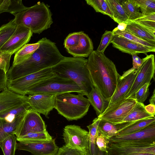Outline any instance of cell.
<instances>
[{
	"label": "cell",
	"instance_id": "6da1fadb",
	"mask_svg": "<svg viewBox=\"0 0 155 155\" xmlns=\"http://www.w3.org/2000/svg\"><path fill=\"white\" fill-rule=\"evenodd\" d=\"M38 41L39 48L29 58L9 68L6 74L8 81L51 67L64 58L54 42L46 38Z\"/></svg>",
	"mask_w": 155,
	"mask_h": 155
},
{
	"label": "cell",
	"instance_id": "7a4b0ae2",
	"mask_svg": "<svg viewBox=\"0 0 155 155\" xmlns=\"http://www.w3.org/2000/svg\"><path fill=\"white\" fill-rule=\"evenodd\" d=\"M87 66L94 87L109 102L120 76L114 64L104 53L93 50L87 59Z\"/></svg>",
	"mask_w": 155,
	"mask_h": 155
},
{
	"label": "cell",
	"instance_id": "3957f363",
	"mask_svg": "<svg viewBox=\"0 0 155 155\" xmlns=\"http://www.w3.org/2000/svg\"><path fill=\"white\" fill-rule=\"evenodd\" d=\"M54 74L72 80L87 95L94 87L87 66V59L83 57H66L51 67Z\"/></svg>",
	"mask_w": 155,
	"mask_h": 155
},
{
	"label": "cell",
	"instance_id": "277c9868",
	"mask_svg": "<svg viewBox=\"0 0 155 155\" xmlns=\"http://www.w3.org/2000/svg\"><path fill=\"white\" fill-rule=\"evenodd\" d=\"M13 15L17 25H23L29 28L33 33H41L50 28L53 22L49 6L43 2H38Z\"/></svg>",
	"mask_w": 155,
	"mask_h": 155
},
{
	"label": "cell",
	"instance_id": "5b68a950",
	"mask_svg": "<svg viewBox=\"0 0 155 155\" xmlns=\"http://www.w3.org/2000/svg\"><path fill=\"white\" fill-rule=\"evenodd\" d=\"M90 104L87 98L80 93L68 92L57 95L54 108L59 114L68 121L80 119L87 113Z\"/></svg>",
	"mask_w": 155,
	"mask_h": 155
},
{
	"label": "cell",
	"instance_id": "8992f818",
	"mask_svg": "<svg viewBox=\"0 0 155 155\" xmlns=\"http://www.w3.org/2000/svg\"><path fill=\"white\" fill-rule=\"evenodd\" d=\"M68 92L81 94L82 91L78 85L72 80L54 74L34 85L28 90L27 95H58Z\"/></svg>",
	"mask_w": 155,
	"mask_h": 155
},
{
	"label": "cell",
	"instance_id": "52a82bcc",
	"mask_svg": "<svg viewBox=\"0 0 155 155\" xmlns=\"http://www.w3.org/2000/svg\"><path fill=\"white\" fill-rule=\"evenodd\" d=\"M155 141L143 140L113 143L108 147L109 155H129L137 153L155 154Z\"/></svg>",
	"mask_w": 155,
	"mask_h": 155
},
{
	"label": "cell",
	"instance_id": "ba28073f",
	"mask_svg": "<svg viewBox=\"0 0 155 155\" xmlns=\"http://www.w3.org/2000/svg\"><path fill=\"white\" fill-rule=\"evenodd\" d=\"M51 67L18 78L8 81L7 88L17 94L25 96L28 90L34 85L54 75Z\"/></svg>",
	"mask_w": 155,
	"mask_h": 155
},
{
	"label": "cell",
	"instance_id": "9c48e42d",
	"mask_svg": "<svg viewBox=\"0 0 155 155\" xmlns=\"http://www.w3.org/2000/svg\"><path fill=\"white\" fill-rule=\"evenodd\" d=\"M62 136L66 146L87 155L89 146V131L78 125H67L63 129Z\"/></svg>",
	"mask_w": 155,
	"mask_h": 155
},
{
	"label": "cell",
	"instance_id": "30bf717a",
	"mask_svg": "<svg viewBox=\"0 0 155 155\" xmlns=\"http://www.w3.org/2000/svg\"><path fill=\"white\" fill-rule=\"evenodd\" d=\"M143 59V62L137 70L135 80L125 99L132 97L142 86L147 83H150L151 79L154 77L155 71L154 55H147Z\"/></svg>",
	"mask_w": 155,
	"mask_h": 155
},
{
	"label": "cell",
	"instance_id": "8fae6325",
	"mask_svg": "<svg viewBox=\"0 0 155 155\" xmlns=\"http://www.w3.org/2000/svg\"><path fill=\"white\" fill-rule=\"evenodd\" d=\"M46 131V126L40 114L30 108L25 113L15 135L18 138L30 133Z\"/></svg>",
	"mask_w": 155,
	"mask_h": 155
},
{
	"label": "cell",
	"instance_id": "7c38bea8",
	"mask_svg": "<svg viewBox=\"0 0 155 155\" xmlns=\"http://www.w3.org/2000/svg\"><path fill=\"white\" fill-rule=\"evenodd\" d=\"M33 33L23 25H17L12 35L0 48V54L16 53L30 41Z\"/></svg>",
	"mask_w": 155,
	"mask_h": 155
},
{
	"label": "cell",
	"instance_id": "4fadbf2b",
	"mask_svg": "<svg viewBox=\"0 0 155 155\" xmlns=\"http://www.w3.org/2000/svg\"><path fill=\"white\" fill-rule=\"evenodd\" d=\"M137 102L132 98L125 99L107 108L101 115L97 117L100 119L114 123L123 122Z\"/></svg>",
	"mask_w": 155,
	"mask_h": 155
},
{
	"label": "cell",
	"instance_id": "5bb4252c",
	"mask_svg": "<svg viewBox=\"0 0 155 155\" xmlns=\"http://www.w3.org/2000/svg\"><path fill=\"white\" fill-rule=\"evenodd\" d=\"M137 70L131 68L119 77L116 90L109 101L107 108L125 99L135 80Z\"/></svg>",
	"mask_w": 155,
	"mask_h": 155
},
{
	"label": "cell",
	"instance_id": "9a60e30c",
	"mask_svg": "<svg viewBox=\"0 0 155 155\" xmlns=\"http://www.w3.org/2000/svg\"><path fill=\"white\" fill-rule=\"evenodd\" d=\"M56 95L44 94L28 95L27 103L33 110L48 118L50 112L54 108Z\"/></svg>",
	"mask_w": 155,
	"mask_h": 155
},
{
	"label": "cell",
	"instance_id": "2e32d148",
	"mask_svg": "<svg viewBox=\"0 0 155 155\" xmlns=\"http://www.w3.org/2000/svg\"><path fill=\"white\" fill-rule=\"evenodd\" d=\"M58 149L53 139L44 142H19L16 145V150L27 151L34 155H56Z\"/></svg>",
	"mask_w": 155,
	"mask_h": 155
},
{
	"label": "cell",
	"instance_id": "e0dca14e",
	"mask_svg": "<svg viewBox=\"0 0 155 155\" xmlns=\"http://www.w3.org/2000/svg\"><path fill=\"white\" fill-rule=\"evenodd\" d=\"M113 47L124 53L132 54L154 52L155 49L133 42L125 38L114 35L111 42Z\"/></svg>",
	"mask_w": 155,
	"mask_h": 155
},
{
	"label": "cell",
	"instance_id": "ac0fdd59",
	"mask_svg": "<svg viewBox=\"0 0 155 155\" xmlns=\"http://www.w3.org/2000/svg\"><path fill=\"white\" fill-rule=\"evenodd\" d=\"M143 140L155 141V122L139 131L124 135H116L110 139V142L113 143Z\"/></svg>",
	"mask_w": 155,
	"mask_h": 155
},
{
	"label": "cell",
	"instance_id": "d6986e66",
	"mask_svg": "<svg viewBox=\"0 0 155 155\" xmlns=\"http://www.w3.org/2000/svg\"><path fill=\"white\" fill-rule=\"evenodd\" d=\"M28 96L15 93L7 88L0 92V114L27 102Z\"/></svg>",
	"mask_w": 155,
	"mask_h": 155
},
{
	"label": "cell",
	"instance_id": "ffe728a7",
	"mask_svg": "<svg viewBox=\"0 0 155 155\" xmlns=\"http://www.w3.org/2000/svg\"><path fill=\"white\" fill-rule=\"evenodd\" d=\"M79 42L75 48L66 50L75 57H87L93 51V45L91 39L87 34L80 31Z\"/></svg>",
	"mask_w": 155,
	"mask_h": 155
},
{
	"label": "cell",
	"instance_id": "44dd1931",
	"mask_svg": "<svg viewBox=\"0 0 155 155\" xmlns=\"http://www.w3.org/2000/svg\"><path fill=\"white\" fill-rule=\"evenodd\" d=\"M134 122H123L118 123H114L100 119L97 130L110 139V138L116 136L119 131Z\"/></svg>",
	"mask_w": 155,
	"mask_h": 155
},
{
	"label": "cell",
	"instance_id": "7402d4cb",
	"mask_svg": "<svg viewBox=\"0 0 155 155\" xmlns=\"http://www.w3.org/2000/svg\"><path fill=\"white\" fill-rule=\"evenodd\" d=\"M86 96L90 104L95 110L97 117L101 115L107 108L108 101L94 87Z\"/></svg>",
	"mask_w": 155,
	"mask_h": 155
},
{
	"label": "cell",
	"instance_id": "603a6c76",
	"mask_svg": "<svg viewBox=\"0 0 155 155\" xmlns=\"http://www.w3.org/2000/svg\"><path fill=\"white\" fill-rule=\"evenodd\" d=\"M126 30L143 40L155 42V34L136 22L130 21L127 24Z\"/></svg>",
	"mask_w": 155,
	"mask_h": 155
},
{
	"label": "cell",
	"instance_id": "cb8c5ba5",
	"mask_svg": "<svg viewBox=\"0 0 155 155\" xmlns=\"http://www.w3.org/2000/svg\"><path fill=\"white\" fill-rule=\"evenodd\" d=\"M154 117H155L154 116L147 112L143 103L137 102L134 107L123 120V122H134Z\"/></svg>",
	"mask_w": 155,
	"mask_h": 155
},
{
	"label": "cell",
	"instance_id": "d4e9b609",
	"mask_svg": "<svg viewBox=\"0 0 155 155\" xmlns=\"http://www.w3.org/2000/svg\"><path fill=\"white\" fill-rule=\"evenodd\" d=\"M25 113L17 117L11 122H7L0 119V142L9 135L15 134Z\"/></svg>",
	"mask_w": 155,
	"mask_h": 155
},
{
	"label": "cell",
	"instance_id": "484cf974",
	"mask_svg": "<svg viewBox=\"0 0 155 155\" xmlns=\"http://www.w3.org/2000/svg\"><path fill=\"white\" fill-rule=\"evenodd\" d=\"M39 46V41L35 43L25 45L15 53L12 65L17 64L28 58L37 49Z\"/></svg>",
	"mask_w": 155,
	"mask_h": 155
},
{
	"label": "cell",
	"instance_id": "4316f807",
	"mask_svg": "<svg viewBox=\"0 0 155 155\" xmlns=\"http://www.w3.org/2000/svg\"><path fill=\"white\" fill-rule=\"evenodd\" d=\"M27 7L21 0H0V14L8 12L13 15L23 11Z\"/></svg>",
	"mask_w": 155,
	"mask_h": 155
},
{
	"label": "cell",
	"instance_id": "83f0119b",
	"mask_svg": "<svg viewBox=\"0 0 155 155\" xmlns=\"http://www.w3.org/2000/svg\"><path fill=\"white\" fill-rule=\"evenodd\" d=\"M113 14V19L118 24H127L130 21L120 1L107 0Z\"/></svg>",
	"mask_w": 155,
	"mask_h": 155
},
{
	"label": "cell",
	"instance_id": "f1b7e54d",
	"mask_svg": "<svg viewBox=\"0 0 155 155\" xmlns=\"http://www.w3.org/2000/svg\"><path fill=\"white\" fill-rule=\"evenodd\" d=\"M154 122L155 117L135 121L119 131L116 135H124L139 131Z\"/></svg>",
	"mask_w": 155,
	"mask_h": 155
},
{
	"label": "cell",
	"instance_id": "f546056e",
	"mask_svg": "<svg viewBox=\"0 0 155 155\" xmlns=\"http://www.w3.org/2000/svg\"><path fill=\"white\" fill-rule=\"evenodd\" d=\"M100 119L98 117L93 120L92 123L87 126L89 130V146L87 155H97L98 149L95 143V137L97 128Z\"/></svg>",
	"mask_w": 155,
	"mask_h": 155
},
{
	"label": "cell",
	"instance_id": "4dcf8cb0",
	"mask_svg": "<svg viewBox=\"0 0 155 155\" xmlns=\"http://www.w3.org/2000/svg\"><path fill=\"white\" fill-rule=\"evenodd\" d=\"M31 107L27 102L10 109L0 114V119L6 122H11L16 117L26 112Z\"/></svg>",
	"mask_w": 155,
	"mask_h": 155
},
{
	"label": "cell",
	"instance_id": "1f68e13d",
	"mask_svg": "<svg viewBox=\"0 0 155 155\" xmlns=\"http://www.w3.org/2000/svg\"><path fill=\"white\" fill-rule=\"evenodd\" d=\"M121 4L130 21L134 20L142 16L135 0L123 1Z\"/></svg>",
	"mask_w": 155,
	"mask_h": 155
},
{
	"label": "cell",
	"instance_id": "d6a6232c",
	"mask_svg": "<svg viewBox=\"0 0 155 155\" xmlns=\"http://www.w3.org/2000/svg\"><path fill=\"white\" fill-rule=\"evenodd\" d=\"M52 137L47 131L43 132H35L28 134L17 138L19 142H44L49 141Z\"/></svg>",
	"mask_w": 155,
	"mask_h": 155
},
{
	"label": "cell",
	"instance_id": "836d02e7",
	"mask_svg": "<svg viewBox=\"0 0 155 155\" xmlns=\"http://www.w3.org/2000/svg\"><path fill=\"white\" fill-rule=\"evenodd\" d=\"M85 1L96 12L107 15L113 19V14L107 0H86Z\"/></svg>",
	"mask_w": 155,
	"mask_h": 155
},
{
	"label": "cell",
	"instance_id": "e575fe53",
	"mask_svg": "<svg viewBox=\"0 0 155 155\" xmlns=\"http://www.w3.org/2000/svg\"><path fill=\"white\" fill-rule=\"evenodd\" d=\"M17 137L14 134H11L0 142V147L4 155H15Z\"/></svg>",
	"mask_w": 155,
	"mask_h": 155
},
{
	"label": "cell",
	"instance_id": "d590c367",
	"mask_svg": "<svg viewBox=\"0 0 155 155\" xmlns=\"http://www.w3.org/2000/svg\"><path fill=\"white\" fill-rule=\"evenodd\" d=\"M17 25L14 18L1 26L0 30V48L15 31Z\"/></svg>",
	"mask_w": 155,
	"mask_h": 155
},
{
	"label": "cell",
	"instance_id": "8d00e7d4",
	"mask_svg": "<svg viewBox=\"0 0 155 155\" xmlns=\"http://www.w3.org/2000/svg\"><path fill=\"white\" fill-rule=\"evenodd\" d=\"M113 33L114 35L125 38L135 43L155 49V42L143 40L132 35L126 30L124 31L117 30L113 32Z\"/></svg>",
	"mask_w": 155,
	"mask_h": 155
},
{
	"label": "cell",
	"instance_id": "74e56055",
	"mask_svg": "<svg viewBox=\"0 0 155 155\" xmlns=\"http://www.w3.org/2000/svg\"><path fill=\"white\" fill-rule=\"evenodd\" d=\"M131 21L136 22L155 34V13L142 16L134 20Z\"/></svg>",
	"mask_w": 155,
	"mask_h": 155
},
{
	"label": "cell",
	"instance_id": "f35d334b",
	"mask_svg": "<svg viewBox=\"0 0 155 155\" xmlns=\"http://www.w3.org/2000/svg\"><path fill=\"white\" fill-rule=\"evenodd\" d=\"M142 16L155 13V0H135Z\"/></svg>",
	"mask_w": 155,
	"mask_h": 155
},
{
	"label": "cell",
	"instance_id": "ab89813d",
	"mask_svg": "<svg viewBox=\"0 0 155 155\" xmlns=\"http://www.w3.org/2000/svg\"><path fill=\"white\" fill-rule=\"evenodd\" d=\"M114 35L112 31H106L102 36L100 44L96 50L99 52L104 53L106 48L111 43Z\"/></svg>",
	"mask_w": 155,
	"mask_h": 155
},
{
	"label": "cell",
	"instance_id": "60d3db41",
	"mask_svg": "<svg viewBox=\"0 0 155 155\" xmlns=\"http://www.w3.org/2000/svg\"><path fill=\"white\" fill-rule=\"evenodd\" d=\"M80 33V31L72 33L66 37L64 40V45L66 50L72 49L78 45Z\"/></svg>",
	"mask_w": 155,
	"mask_h": 155
},
{
	"label": "cell",
	"instance_id": "b9f144b4",
	"mask_svg": "<svg viewBox=\"0 0 155 155\" xmlns=\"http://www.w3.org/2000/svg\"><path fill=\"white\" fill-rule=\"evenodd\" d=\"M110 139L97 130L95 143L98 149L102 152H108V147Z\"/></svg>",
	"mask_w": 155,
	"mask_h": 155
},
{
	"label": "cell",
	"instance_id": "7bdbcfd3",
	"mask_svg": "<svg viewBox=\"0 0 155 155\" xmlns=\"http://www.w3.org/2000/svg\"><path fill=\"white\" fill-rule=\"evenodd\" d=\"M150 83H147L140 87L131 98L138 102L143 103L149 96V87Z\"/></svg>",
	"mask_w": 155,
	"mask_h": 155
},
{
	"label": "cell",
	"instance_id": "ee69618b",
	"mask_svg": "<svg viewBox=\"0 0 155 155\" xmlns=\"http://www.w3.org/2000/svg\"><path fill=\"white\" fill-rule=\"evenodd\" d=\"M12 55L8 53L0 54V69L3 70L6 74L10 68V62Z\"/></svg>",
	"mask_w": 155,
	"mask_h": 155
},
{
	"label": "cell",
	"instance_id": "f6af8a7d",
	"mask_svg": "<svg viewBox=\"0 0 155 155\" xmlns=\"http://www.w3.org/2000/svg\"><path fill=\"white\" fill-rule=\"evenodd\" d=\"M56 155H84L81 151L66 146L65 145L58 148Z\"/></svg>",
	"mask_w": 155,
	"mask_h": 155
},
{
	"label": "cell",
	"instance_id": "bcb514c9",
	"mask_svg": "<svg viewBox=\"0 0 155 155\" xmlns=\"http://www.w3.org/2000/svg\"><path fill=\"white\" fill-rule=\"evenodd\" d=\"M8 81L6 74L0 69V92L7 88Z\"/></svg>",
	"mask_w": 155,
	"mask_h": 155
},
{
	"label": "cell",
	"instance_id": "7dc6e473",
	"mask_svg": "<svg viewBox=\"0 0 155 155\" xmlns=\"http://www.w3.org/2000/svg\"><path fill=\"white\" fill-rule=\"evenodd\" d=\"M133 65L132 68L134 69L137 70L141 65L143 59H141L136 54H132Z\"/></svg>",
	"mask_w": 155,
	"mask_h": 155
},
{
	"label": "cell",
	"instance_id": "c3c4849f",
	"mask_svg": "<svg viewBox=\"0 0 155 155\" xmlns=\"http://www.w3.org/2000/svg\"><path fill=\"white\" fill-rule=\"evenodd\" d=\"M145 109L147 112L149 114L155 116V105L150 103L149 104L145 106Z\"/></svg>",
	"mask_w": 155,
	"mask_h": 155
},
{
	"label": "cell",
	"instance_id": "681fc988",
	"mask_svg": "<svg viewBox=\"0 0 155 155\" xmlns=\"http://www.w3.org/2000/svg\"><path fill=\"white\" fill-rule=\"evenodd\" d=\"M127 24L124 23H121L118 24L117 27L114 29L112 31H114L119 30L120 31H124L126 30L127 26Z\"/></svg>",
	"mask_w": 155,
	"mask_h": 155
},
{
	"label": "cell",
	"instance_id": "f907efd6",
	"mask_svg": "<svg viewBox=\"0 0 155 155\" xmlns=\"http://www.w3.org/2000/svg\"><path fill=\"white\" fill-rule=\"evenodd\" d=\"M155 89H154L153 94L149 99V102L150 103L155 104Z\"/></svg>",
	"mask_w": 155,
	"mask_h": 155
},
{
	"label": "cell",
	"instance_id": "816d5d0a",
	"mask_svg": "<svg viewBox=\"0 0 155 155\" xmlns=\"http://www.w3.org/2000/svg\"><path fill=\"white\" fill-rule=\"evenodd\" d=\"M97 155H109L108 152H102L98 149Z\"/></svg>",
	"mask_w": 155,
	"mask_h": 155
},
{
	"label": "cell",
	"instance_id": "f5cc1de1",
	"mask_svg": "<svg viewBox=\"0 0 155 155\" xmlns=\"http://www.w3.org/2000/svg\"><path fill=\"white\" fill-rule=\"evenodd\" d=\"M129 155H155V154L149 153H137Z\"/></svg>",
	"mask_w": 155,
	"mask_h": 155
},
{
	"label": "cell",
	"instance_id": "db71d44e",
	"mask_svg": "<svg viewBox=\"0 0 155 155\" xmlns=\"http://www.w3.org/2000/svg\"></svg>",
	"mask_w": 155,
	"mask_h": 155
}]
</instances>
